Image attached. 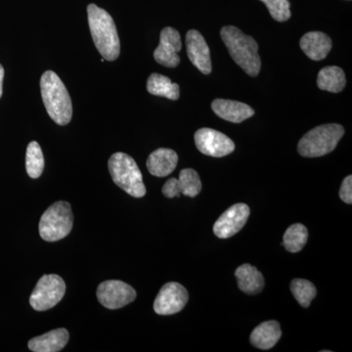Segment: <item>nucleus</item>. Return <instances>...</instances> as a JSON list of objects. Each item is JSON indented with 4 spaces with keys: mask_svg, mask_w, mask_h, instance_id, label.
<instances>
[{
    "mask_svg": "<svg viewBox=\"0 0 352 352\" xmlns=\"http://www.w3.org/2000/svg\"><path fill=\"white\" fill-rule=\"evenodd\" d=\"M87 14L95 47L107 61L118 59L120 53V43L112 16L96 4L87 6Z\"/></svg>",
    "mask_w": 352,
    "mask_h": 352,
    "instance_id": "obj_1",
    "label": "nucleus"
},
{
    "mask_svg": "<svg viewBox=\"0 0 352 352\" xmlns=\"http://www.w3.org/2000/svg\"><path fill=\"white\" fill-rule=\"evenodd\" d=\"M220 36L235 63L239 65L248 75L258 76L261 60L256 41L233 25L222 28Z\"/></svg>",
    "mask_w": 352,
    "mask_h": 352,
    "instance_id": "obj_2",
    "label": "nucleus"
},
{
    "mask_svg": "<svg viewBox=\"0 0 352 352\" xmlns=\"http://www.w3.org/2000/svg\"><path fill=\"white\" fill-rule=\"evenodd\" d=\"M44 106L51 119L59 126H66L73 117V104L63 82L52 71H46L41 78Z\"/></svg>",
    "mask_w": 352,
    "mask_h": 352,
    "instance_id": "obj_3",
    "label": "nucleus"
},
{
    "mask_svg": "<svg viewBox=\"0 0 352 352\" xmlns=\"http://www.w3.org/2000/svg\"><path fill=\"white\" fill-rule=\"evenodd\" d=\"M108 166L113 182L120 188L134 198H142L146 195L142 173L131 156L124 153H116L109 160Z\"/></svg>",
    "mask_w": 352,
    "mask_h": 352,
    "instance_id": "obj_4",
    "label": "nucleus"
},
{
    "mask_svg": "<svg viewBox=\"0 0 352 352\" xmlns=\"http://www.w3.org/2000/svg\"><path fill=\"white\" fill-rule=\"evenodd\" d=\"M344 134V129L340 124H323L307 132L298 145L300 156L317 157L325 156L335 150L338 143Z\"/></svg>",
    "mask_w": 352,
    "mask_h": 352,
    "instance_id": "obj_5",
    "label": "nucleus"
},
{
    "mask_svg": "<svg viewBox=\"0 0 352 352\" xmlns=\"http://www.w3.org/2000/svg\"><path fill=\"white\" fill-rule=\"evenodd\" d=\"M74 215L68 201L53 204L44 212L39 221V235L44 241L64 239L73 229Z\"/></svg>",
    "mask_w": 352,
    "mask_h": 352,
    "instance_id": "obj_6",
    "label": "nucleus"
},
{
    "mask_svg": "<svg viewBox=\"0 0 352 352\" xmlns=\"http://www.w3.org/2000/svg\"><path fill=\"white\" fill-rule=\"evenodd\" d=\"M66 293V284L55 274L43 275L32 292L30 303L36 311L51 309L61 302Z\"/></svg>",
    "mask_w": 352,
    "mask_h": 352,
    "instance_id": "obj_7",
    "label": "nucleus"
},
{
    "mask_svg": "<svg viewBox=\"0 0 352 352\" xmlns=\"http://www.w3.org/2000/svg\"><path fill=\"white\" fill-rule=\"evenodd\" d=\"M97 298L104 307L119 309L135 300L136 292L129 284L120 280H108L99 285Z\"/></svg>",
    "mask_w": 352,
    "mask_h": 352,
    "instance_id": "obj_8",
    "label": "nucleus"
},
{
    "mask_svg": "<svg viewBox=\"0 0 352 352\" xmlns=\"http://www.w3.org/2000/svg\"><path fill=\"white\" fill-rule=\"evenodd\" d=\"M195 143L201 154L210 157H226L235 150V144L228 136L208 127L196 132Z\"/></svg>",
    "mask_w": 352,
    "mask_h": 352,
    "instance_id": "obj_9",
    "label": "nucleus"
},
{
    "mask_svg": "<svg viewBox=\"0 0 352 352\" xmlns=\"http://www.w3.org/2000/svg\"><path fill=\"white\" fill-rule=\"evenodd\" d=\"M189 300V294L182 284L170 282L157 294L154 310L159 315H173L182 311Z\"/></svg>",
    "mask_w": 352,
    "mask_h": 352,
    "instance_id": "obj_10",
    "label": "nucleus"
},
{
    "mask_svg": "<svg viewBox=\"0 0 352 352\" xmlns=\"http://www.w3.org/2000/svg\"><path fill=\"white\" fill-rule=\"evenodd\" d=\"M251 210L245 204H236L227 208L215 221L214 233L220 239H228L242 230L249 219Z\"/></svg>",
    "mask_w": 352,
    "mask_h": 352,
    "instance_id": "obj_11",
    "label": "nucleus"
},
{
    "mask_svg": "<svg viewBox=\"0 0 352 352\" xmlns=\"http://www.w3.org/2000/svg\"><path fill=\"white\" fill-rule=\"evenodd\" d=\"M182 50L179 32L170 27L164 28L160 36V44L154 52L157 63L168 68H176L180 63L178 52Z\"/></svg>",
    "mask_w": 352,
    "mask_h": 352,
    "instance_id": "obj_12",
    "label": "nucleus"
},
{
    "mask_svg": "<svg viewBox=\"0 0 352 352\" xmlns=\"http://www.w3.org/2000/svg\"><path fill=\"white\" fill-rule=\"evenodd\" d=\"M201 182L198 173L193 168H185L180 171L179 177L170 178L164 185L163 194L168 199L184 196L194 198L200 194Z\"/></svg>",
    "mask_w": 352,
    "mask_h": 352,
    "instance_id": "obj_13",
    "label": "nucleus"
},
{
    "mask_svg": "<svg viewBox=\"0 0 352 352\" xmlns=\"http://www.w3.org/2000/svg\"><path fill=\"white\" fill-rule=\"evenodd\" d=\"M186 47L192 64L204 75H210L212 69L210 48L200 32L196 30L187 32Z\"/></svg>",
    "mask_w": 352,
    "mask_h": 352,
    "instance_id": "obj_14",
    "label": "nucleus"
},
{
    "mask_svg": "<svg viewBox=\"0 0 352 352\" xmlns=\"http://www.w3.org/2000/svg\"><path fill=\"white\" fill-rule=\"evenodd\" d=\"M212 109L215 115L234 124H240L254 115V109L247 104L226 99H217L212 102Z\"/></svg>",
    "mask_w": 352,
    "mask_h": 352,
    "instance_id": "obj_15",
    "label": "nucleus"
},
{
    "mask_svg": "<svg viewBox=\"0 0 352 352\" xmlns=\"http://www.w3.org/2000/svg\"><path fill=\"white\" fill-rule=\"evenodd\" d=\"M300 48L309 59L320 61L332 50V39L321 32H310L300 39Z\"/></svg>",
    "mask_w": 352,
    "mask_h": 352,
    "instance_id": "obj_16",
    "label": "nucleus"
},
{
    "mask_svg": "<svg viewBox=\"0 0 352 352\" xmlns=\"http://www.w3.org/2000/svg\"><path fill=\"white\" fill-rule=\"evenodd\" d=\"M177 163L178 156L173 150L160 148L148 157L147 168L152 175L166 177L175 170Z\"/></svg>",
    "mask_w": 352,
    "mask_h": 352,
    "instance_id": "obj_17",
    "label": "nucleus"
},
{
    "mask_svg": "<svg viewBox=\"0 0 352 352\" xmlns=\"http://www.w3.org/2000/svg\"><path fill=\"white\" fill-rule=\"evenodd\" d=\"M69 332L66 329H56L34 338L29 342V349L34 352L61 351L69 342Z\"/></svg>",
    "mask_w": 352,
    "mask_h": 352,
    "instance_id": "obj_18",
    "label": "nucleus"
},
{
    "mask_svg": "<svg viewBox=\"0 0 352 352\" xmlns=\"http://www.w3.org/2000/svg\"><path fill=\"white\" fill-rule=\"evenodd\" d=\"M282 331L277 321L271 320L259 324L251 333V344L254 347L263 351H268L276 346L281 339Z\"/></svg>",
    "mask_w": 352,
    "mask_h": 352,
    "instance_id": "obj_19",
    "label": "nucleus"
},
{
    "mask_svg": "<svg viewBox=\"0 0 352 352\" xmlns=\"http://www.w3.org/2000/svg\"><path fill=\"white\" fill-rule=\"evenodd\" d=\"M238 287L247 295H258L264 288V278L258 268L249 263L243 264L235 271Z\"/></svg>",
    "mask_w": 352,
    "mask_h": 352,
    "instance_id": "obj_20",
    "label": "nucleus"
},
{
    "mask_svg": "<svg viewBox=\"0 0 352 352\" xmlns=\"http://www.w3.org/2000/svg\"><path fill=\"white\" fill-rule=\"evenodd\" d=\"M346 78L344 69L337 66L325 67L319 72L317 85L321 90L339 94L346 87Z\"/></svg>",
    "mask_w": 352,
    "mask_h": 352,
    "instance_id": "obj_21",
    "label": "nucleus"
},
{
    "mask_svg": "<svg viewBox=\"0 0 352 352\" xmlns=\"http://www.w3.org/2000/svg\"><path fill=\"white\" fill-rule=\"evenodd\" d=\"M147 90L150 94L166 97L170 100H177L179 98V85L177 83L171 82L170 78L160 74H152L149 76Z\"/></svg>",
    "mask_w": 352,
    "mask_h": 352,
    "instance_id": "obj_22",
    "label": "nucleus"
},
{
    "mask_svg": "<svg viewBox=\"0 0 352 352\" xmlns=\"http://www.w3.org/2000/svg\"><path fill=\"white\" fill-rule=\"evenodd\" d=\"M308 239V230L303 224H293L287 229L284 234L283 243L285 249L289 252H298L302 251L307 245Z\"/></svg>",
    "mask_w": 352,
    "mask_h": 352,
    "instance_id": "obj_23",
    "label": "nucleus"
},
{
    "mask_svg": "<svg viewBox=\"0 0 352 352\" xmlns=\"http://www.w3.org/2000/svg\"><path fill=\"white\" fill-rule=\"evenodd\" d=\"M25 168L30 177L38 178L44 170V157L41 146L36 141L30 143L25 155Z\"/></svg>",
    "mask_w": 352,
    "mask_h": 352,
    "instance_id": "obj_24",
    "label": "nucleus"
},
{
    "mask_svg": "<svg viewBox=\"0 0 352 352\" xmlns=\"http://www.w3.org/2000/svg\"><path fill=\"white\" fill-rule=\"evenodd\" d=\"M292 294L295 296L296 302L300 303V307L307 308L311 305L317 295V289L311 282L305 279H294L291 286Z\"/></svg>",
    "mask_w": 352,
    "mask_h": 352,
    "instance_id": "obj_25",
    "label": "nucleus"
},
{
    "mask_svg": "<svg viewBox=\"0 0 352 352\" xmlns=\"http://www.w3.org/2000/svg\"><path fill=\"white\" fill-rule=\"evenodd\" d=\"M270 11L273 19L286 22L291 18V4L289 0H261Z\"/></svg>",
    "mask_w": 352,
    "mask_h": 352,
    "instance_id": "obj_26",
    "label": "nucleus"
},
{
    "mask_svg": "<svg viewBox=\"0 0 352 352\" xmlns=\"http://www.w3.org/2000/svg\"><path fill=\"white\" fill-rule=\"evenodd\" d=\"M340 200L349 205L352 204V176L349 175L344 178L340 189Z\"/></svg>",
    "mask_w": 352,
    "mask_h": 352,
    "instance_id": "obj_27",
    "label": "nucleus"
},
{
    "mask_svg": "<svg viewBox=\"0 0 352 352\" xmlns=\"http://www.w3.org/2000/svg\"><path fill=\"white\" fill-rule=\"evenodd\" d=\"M4 69L2 65H0V98L2 96V85H3Z\"/></svg>",
    "mask_w": 352,
    "mask_h": 352,
    "instance_id": "obj_28",
    "label": "nucleus"
}]
</instances>
